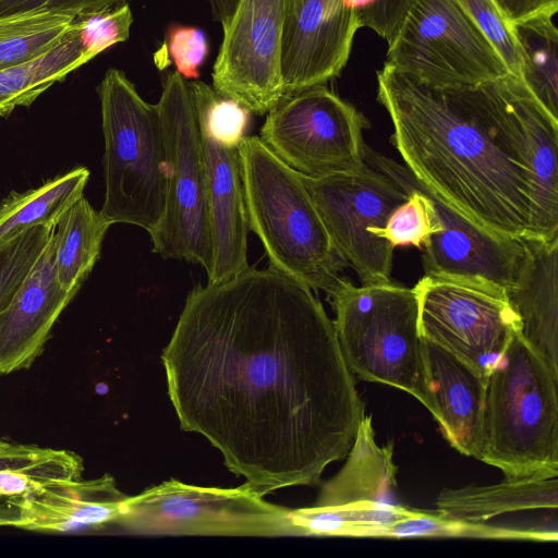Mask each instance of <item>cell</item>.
<instances>
[{
	"label": "cell",
	"mask_w": 558,
	"mask_h": 558,
	"mask_svg": "<svg viewBox=\"0 0 558 558\" xmlns=\"http://www.w3.org/2000/svg\"><path fill=\"white\" fill-rule=\"evenodd\" d=\"M161 360L181 429L262 496L318 483L366 415L333 320L270 267L196 286Z\"/></svg>",
	"instance_id": "6da1fadb"
},
{
	"label": "cell",
	"mask_w": 558,
	"mask_h": 558,
	"mask_svg": "<svg viewBox=\"0 0 558 558\" xmlns=\"http://www.w3.org/2000/svg\"><path fill=\"white\" fill-rule=\"evenodd\" d=\"M377 101L391 120V143L420 182L483 228L533 239L531 177L495 80L440 87L384 64Z\"/></svg>",
	"instance_id": "7a4b0ae2"
},
{
	"label": "cell",
	"mask_w": 558,
	"mask_h": 558,
	"mask_svg": "<svg viewBox=\"0 0 558 558\" xmlns=\"http://www.w3.org/2000/svg\"><path fill=\"white\" fill-rule=\"evenodd\" d=\"M478 460L506 478L558 476V375L518 330L487 379Z\"/></svg>",
	"instance_id": "3957f363"
},
{
	"label": "cell",
	"mask_w": 558,
	"mask_h": 558,
	"mask_svg": "<svg viewBox=\"0 0 558 558\" xmlns=\"http://www.w3.org/2000/svg\"><path fill=\"white\" fill-rule=\"evenodd\" d=\"M239 156L248 228L269 267L312 290L331 291L345 264L299 174L257 136L242 140Z\"/></svg>",
	"instance_id": "277c9868"
},
{
	"label": "cell",
	"mask_w": 558,
	"mask_h": 558,
	"mask_svg": "<svg viewBox=\"0 0 558 558\" xmlns=\"http://www.w3.org/2000/svg\"><path fill=\"white\" fill-rule=\"evenodd\" d=\"M327 295L351 373L410 393L437 420L414 289L391 281L356 287L342 278Z\"/></svg>",
	"instance_id": "5b68a950"
},
{
	"label": "cell",
	"mask_w": 558,
	"mask_h": 558,
	"mask_svg": "<svg viewBox=\"0 0 558 558\" xmlns=\"http://www.w3.org/2000/svg\"><path fill=\"white\" fill-rule=\"evenodd\" d=\"M105 138V201L100 211L112 223L153 232L166 208L167 151L157 105L145 101L133 83L109 69L99 87Z\"/></svg>",
	"instance_id": "8992f818"
},
{
	"label": "cell",
	"mask_w": 558,
	"mask_h": 558,
	"mask_svg": "<svg viewBox=\"0 0 558 558\" xmlns=\"http://www.w3.org/2000/svg\"><path fill=\"white\" fill-rule=\"evenodd\" d=\"M159 110L168 163L166 208L149 233L153 252L210 270L213 244L202 138L187 82L167 74Z\"/></svg>",
	"instance_id": "52a82bcc"
},
{
	"label": "cell",
	"mask_w": 558,
	"mask_h": 558,
	"mask_svg": "<svg viewBox=\"0 0 558 558\" xmlns=\"http://www.w3.org/2000/svg\"><path fill=\"white\" fill-rule=\"evenodd\" d=\"M263 497L245 483L219 488L171 478L126 496L118 524L153 535L299 536L290 509Z\"/></svg>",
	"instance_id": "ba28073f"
},
{
	"label": "cell",
	"mask_w": 558,
	"mask_h": 558,
	"mask_svg": "<svg viewBox=\"0 0 558 558\" xmlns=\"http://www.w3.org/2000/svg\"><path fill=\"white\" fill-rule=\"evenodd\" d=\"M385 64L433 86H476L508 70L457 0H413Z\"/></svg>",
	"instance_id": "9c48e42d"
},
{
	"label": "cell",
	"mask_w": 558,
	"mask_h": 558,
	"mask_svg": "<svg viewBox=\"0 0 558 558\" xmlns=\"http://www.w3.org/2000/svg\"><path fill=\"white\" fill-rule=\"evenodd\" d=\"M367 119L324 85L282 98L260 130L263 143L289 168L322 178L366 166Z\"/></svg>",
	"instance_id": "30bf717a"
},
{
	"label": "cell",
	"mask_w": 558,
	"mask_h": 558,
	"mask_svg": "<svg viewBox=\"0 0 558 558\" xmlns=\"http://www.w3.org/2000/svg\"><path fill=\"white\" fill-rule=\"evenodd\" d=\"M298 174L342 262L363 284L389 282L395 247L375 231L386 226L409 194L367 163L322 178Z\"/></svg>",
	"instance_id": "8fae6325"
},
{
	"label": "cell",
	"mask_w": 558,
	"mask_h": 558,
	"mask_svg": "<svg viewBox=\"0 0 558 558\" xmlns=\"http://www.w3.org/2000/svg\"><path fill=\"white\" fill-rule=\"evenodd\" d=\"M413 289L423 339L452 353L487 381L519 329L505 294L426 275Z\"/></svg>",
	"instance_id": "7c38bea8"
},
{
	"label": "cell",
	"mask_w": 558,
	"mask_h": 558,
	"mask_svg": "<svg viewBox=\"0 0 558 558\" xmlns=\"http://www.w3.org/2000/svg\"><path fill=\"white\" fill-rule=\"evenodd\" d=\"M290 0H239L222 28L213 66L214 89L246 108L268 113L283 97L280 51Z\"/></svg>",
	"instance_id": "4fadbf2b"
},
{
	"label": "cell",
	"mask_w": 558,
	"mask_h": 558,
	"mask_svg": "<svg viewBox=\"0 0 558 558\" xmlns=\"http://www.w3.org/2000/svg\"><path fill=\"white\" fill-rule=\"evenodd\" d=\"M381 160L429 198L441 225L440 231L430 235L423 246L425 275L505 294L523 258V239L483 228L433 193L404 165L386 156Z\"/></svg>",
	"instance_id": "5bb4252c"
},
{
	"label": "cell",
	"mask_w": 558,
	"mask_h": 558,
	"mask_svg": "<svg viewBox=\"0 0 558 558\" xmlns=\"http://www.w3.org/2000/svg\"><path fill=\"white\" fill-rule=\"evenodd\" d=\"M359 28L352 0H290L280 51L284 97L337 77Z\"/></svg>",
	"instance_id": "9a60e30c"
},
{
	"label": "cell",
	"mask_w": 558,
	"mask_h": 558,
	"mask_svg": "<svg viewBox=\"0 0 558 558\" xmlns=\"http://www.w3.org/2000/svg\"><path fill=\"white\" fill-rule=\"evenodd\" d=\"M347 456L345 464L323 486L315 505L337 507L350 522L353 537H383L409 511L390 500L397 485L393 442L377 445L366 414Z\"/></svg>",
	"instance_id": "2e32d148"
},
{
	"label": "cell",
	"mask_w": 558,
	"mask_h": 558,
	"mask_svg": "<svg viewBox=\"0 0 558 558\" xmlns=\"http://www.w3.org/2000/svg\"><path fill=\"white\" fill-rule=\"evenodd\" d=\"M77 292L62 289L58 281L53 232L23 286L0 313V374L32 365Z\"/></svg>",
	"instance_id": "e0dca14e"
},
{
	"label": "cell",
	"mask_w": 558,
	"mask_h": 558,
	"mask_svg": "<svg viewBox=\"0 0 558 558\" xmlns=\"http://www.w3.org/2000/svg\"><path fill=\"white\" fill-rule=\"evenodd\" d=\"M517 124L532 183L533 239H558V121L535 99L520 77L497 78Z\"/></svg>",
	"instance_id": "ac0fdd59"
},
{
	"label": "cell",
	"mask_w": 558,
	"mask_h": 558,
	"mask_svg": "<svg viewBox=\"0 0 558 558\" xmlns=\"http://www.w3.org/2000/svg\"><path fill=\"white\" fill-rule=\"evenodd\" d=\"M201 132L207 180L213 263L209 283L241 274L247 264L248 222L239 147H227Z\"/></svg>",
	"instance_id": "d6986e66"
},
{
	"label": "cell",
	"mask_w": 558,
	"mask_h": 558,
	"mask_svg": "<svg viewBox=\"0 0 558 558\" xmlns=\"http://www.w3.org/2000/svg\"><path fill=\"white\" fill-rule=\"evenodd\" d=\"M111 475L60 481L8 500V525L47 532L118 524L125 499Z\"/></svg>",
	"instance_id": "ffe728a7"
},
{
	"label": "cell",
	"mask_w": 558,
	"mask_h": 558,
	"mask_svg": "<svg viewBox=\"0 0 558 558\" xmlns=\"http://www.w3.org/2000/svg\"><path fill=\"white\" fill-rule=\"evenodd\" d=\"M524 254L505 298L518 332L558 375V239H523Z\"/></svg>",
	"instance_id": "44dd1931"
},
{
	"label": "cell",
	"mask_w": 558,
	"mask_h": 558,
	"mask_svg": "<svg viewBox=\"0 0 558 558\" xmlns=\"http://www.w3.org/2000/svg\"><path fill=\"white\" fill-rule=\"evenodd\" d=\"M427 372L437 422L460 453L478 459L483 445L487 381L441 347L425 340Z\"/></svg>",
	"instance_id": "7402d4cb"
},
{
	"label": "cell",
	"mask_w": 558,
	"mask_h": 558,
	"mask_svg": "<svg viewBox=\"0 0 558 558\" xmlns=\"http://www.w3.org/2000/svg\"><path fill=\"white\" fill-rule=\"evenodd\" d=\"M436 506L445 515L472 522L521 511L557 510L558 480L506 478L488 486L446 488L438 495Z\"/></svg>",
	"instance_id": "603a6c76"
},
{
	"label": "cell",
	"mask_w": 558,
	"mask_h": 558,
	"mask_svg": "<svg viewBox=\"0 0 558 558\" xmlns=\"http://www.w3.org/2000/svg\"><path fill=\"white\" fill-rule=\"evenodd\" d=\"M77 19L61 41L41 57L0 70V117H8L16 107L29 106L51 85L92 60Z\"/></svg>",
	"instance_id": "cb8c5ba5"
},
{
	"label": "cell",
	"mask_w": 558,
	"mask_h": 558,
	"mask_svg": "<svg viewBox=\"0 0 558 558\" xmlns=\"http://www.w3.org/2000/svg\"><path fill=\"white\" fill-rule=\"evenodd\" d=\"M113 225L82 196L59 218L54 230L58 281L78 291L100 256L105 235Z\"/></svg>",
	"instance_id": "d4e9b609"
},
{
	"label": "cell",
	"mask_w": 558,
	"mask_h": 558,
	"mask_svg": "<svg viewBox=\"0 0 558 558\" xmlns=\"http://www.w3.org/2000/svg\"><path fill=\"white\" fill-rule=\"evenodd\" d=\"M89 170L77 167L24 193H11L0 204V245L36 227H56L63 213L83 196Z\"/></svg>",
	"instance_id": "484cf974"
},
{
	"label": "cell",
	"mask_w": 558,
	"mask_h": 558,
	"mask_svg": "<svg viewBox=\"0 0 558 558\" xmlns=\"http://www.w3.org/2000/svg\"><path fill=\"white\" fill-rule=\"evenodd\" d=\"M553 16L538 14L511 27L520 52L521 81L558 121V31Z\"/></svg>",
	"instance_id": "4316f807"
},
{
	"label": "cell",
	"mask_w": 558,
	"mask_h": 558,
	"mask_svg": "<svg viewBox=\"0 0 558 558\" xmlns=\"http://www.w3.org/2000/svg\"><path fill=\"white\" fill-rule=\"evenodd\" d=\"M83 460L69 450L12 445L0 449V494L20 498L48 484L78 480Z\"/></svg>",
	"instance_id": "83f0119b"
},
{
	"label": "cell",
	"mask_w": 558,
	"mask_h": 558,
	"mask_svg": "<svg viewBox=\"0 0 558 558\" xmlns=\"http://www.w3.org/2000/svg\"><path fill=\"white\" fill-rule=\"evenodd\" d=\"M385 537H466L483 539H521L556 542V529L548 526H500L487 522H472L456 519L439 511L412 509L403 519L390 525Z\"/></svg>",
	"instance_id": "f1b7e54d"
},
{
	"label": "cell",
	"mask_w": 558,
	"mask_h": 558,
	"mask_svg": "<svg viewBox=\"0 0 558 558\" xmlns=\"http://www.w3.org/2000/svg\"><path fill=\"white\" fill-rule=\"evenodd\" d=\"M76 15L39 11L0 20V70L31 62L54 48Z\"/></svg>",
	"instance_id": "f546056e"
},
{
	"label": "cell",
	"mask_w": 558,
	"mask_h": 558,
	"mask_svg": "<svg viewBox=\"0 0 558 558\" xmlns=\"http://www.w3.org/2000/svg\"><path fill=\"white\" fill-rule=\"evenodd\" d=\"M187 86L199 130L222 146L238 148L246 136L251 112L201 81Z\"/></svg>",
	"instance_id": "4dcf8cb0"
},
{
	"label": "cell",
	"mask_w": 558,
	"mask_h": 558,
	"mask_svg": "<svg viewBox=\"0 0 558 558\" xmlns=\"http://www.w3.org/2000/svg\"><path fill=\"white\" fill-rule=\"evenodd\" d=\"M54 230L36 226L0 245V313L23 286Z\"/></svg>",
	"instance_id": "1f68e13d"
},
{
	"label": "cell",
	"mask_w": 558,
	"mask_h": 558,
	"mask_svg": "<svg viewBox=\"0 0 558 558\" xmlns=\"http://www.w3.org/2000/svg\"><path fill=\"white\" fill-rule=\"evenodd\" d=\"M504 61L508 72L521 76L519 47L511 24L493 0H457Z\"/></svg>",
	"instance_id": "d6a6232c"
},
{
	"label": "cell",
	"mask_w": 558,
	"mask_h": 558,
	"mask_svg": "<svg viewBox=\"0 0 558 558\" xmlns=\"http://www.w3.org/2000/svg\"><path fill=\"white\" fill-rule=\"evenodd\" d=\"M86 48L96 57L107 48L125 41L133 16L128 3L76 16Z\"/></svg>",
	"instance_id": "836d02e7"
},
{
	"label": "cell",
	"mask_w": 558,
	"mask_h": 558,
	"mask_svg": "<svg viewBox=\"0 0 558 558\" xmlns=\"http://www.w3.org/2000/svg\"><path fill=\"white\" fill-rule=\"evenodd\" d=\"M167 47L177 72L183 78L197 80L209 51L206 34L194 26H172L168 31Z\"/></svg>",
	"instance_id": "e575fe53"
},
{
	"label": "cell",
	"mask_w": 558,
	"mask_h": 558,
	"mask_svg": "<svg viewBox=\"0 0 558 558\" xmlns=\"http://www.w3.org/2000/svg\"><path fill=\"white\" fill-rule=\"evenodd\" d=\"M413 0H352L361 27H368L387 44L395 37L398 27Z\"/></svg>",
	"instance_id": "d590c367"
},
{
	"label": "cell",
	"mask_w": 558,
	"mask_h": 558,
	"mask_svg": "<svg viewBox=\"0 0 558 558\" xmlns=\"http://www.w3.org/2000/svg\"><path fill=\"white\" fill-rule=\"evenodd\" d=\"M126 3V0H0V20L39 11L76 16Z\"/></svg>",
	"instance_id": "8d00e7d4"
},
{
	"label": "cell",
	"mask_w": 558,
	"mask_h": 558,
	"mask_svg": "<svg viewBox=\"0 0 558 558\" xmlns=\"http://www.w3.org/2000/svg\"><path fill=\"white\" fill-rule=\"evenodd\" d=\"M509 24L538 14L555 15L558 0H493Z\"/></svg>",
	"instance_id": "74e56055"
},
{
	"label": "cell",
	"mask_w": 558,
	"mask_h": 558,
	"mask_svg": "<svg viewBox=\"0 0 558 558\" xmlns=\"http://www.w3.org/2000/svg\"><path fill=\"white\" fill-rule=\"evenodd\" d=\"M214 17L222 25V28L229 23L239 0H209Z\"/></svg>",
	"instance_id": "f35d334b"
},
{
	"label": "cell",
	"mask_w": 558,
	"mask_h": 558,
	"mask_svg": "<svg viewBox=\"0 0 558 558\" xmlns=\"http://www.w3.org/2000/svg\"><path fill=\"white\" fill-rule=\"evenodd\" d=\"M3 496L0 494V499ZM8 514H9L8 506H7V509H0V526L8 524Z\"/></svg>",
	"instance_id": "ab89813d"
},
{
	"label": "cell",
	"mask_w": 558,
	"mask_h": 558,
	"mask_svg": "<svg viewBox=\"0 0 558 558\" xmlns=\"http://www.w3.org/2000/svg\"><path fill=\"white\" fill-rule=\"evenodd\" d=\"M8 446H9V442H4V441L0 440V449H3Z\"/></svg>",
	"instance_id": "60d3db41"
}]
</instances>
